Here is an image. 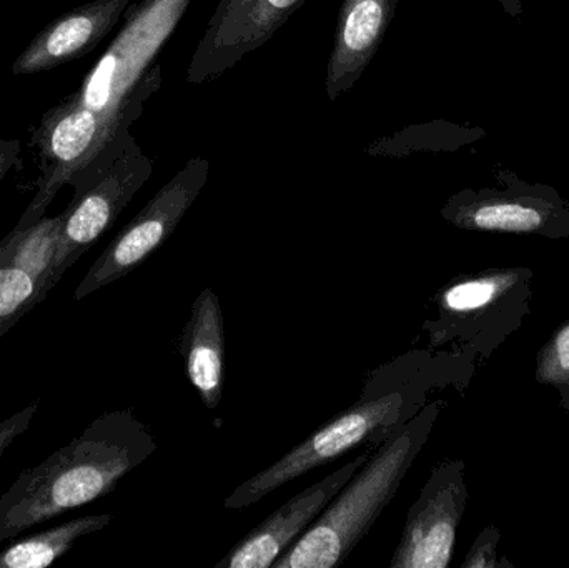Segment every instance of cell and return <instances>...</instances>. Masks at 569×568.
I'll return each instance as SVG.
<instances>
[{
	"label": "cell",
	"mask_w": 569,
	"mask_h": 568,
	"mask_svg": "<svg viewBox=\"0 0 569 568\" xmlns=\"http://www.w3.org/2000/svg\"><path fill=\"white\" fill-rule=\"evenodd\" d=\"M463 460L447 459L433 467L417 502L408 510L390 568H448L458 527L468 504Z\"/></svg>",
	"instance_id": "10"
},
{
	"label": "cell",
	"mask_w": 569,
	"mask_h": 568,
	"mask_svg": "<svg viewBox=\"0 0 569 568\" xmlns=\"http://www.w3.org/2000/svg\"><path fill=\"white\" fill-rule=\"evenodd\" d=\"M132 0H93L40 30L12 63L13 76L47 72L92 52L122 19Z\"/></svg>",
	"instance_id": "13"
},
{
	"label": "cell",
	"mask_w": 569,
	"mask_h": 568,
	"mask_svg": "<svg viewBox=\"0 0 569 568\" xmlns=\"http://www.w3.org/2000/svg\"><path fill=\"white\" fill-rule=\"evenodd\" d=\"M112 522L110 514L83 516L10 544L0 552V568H46L62 559L82 537Z\"/></svg>",
	"instance_id": "17"
},
{
	"label": "cell",
	"mask_w": 569,
	"mask_h": 568,
	"mask_svg": "<svg viewBox=\"0 0 569 568\" xmlns=\"http://www.w3.org/2000/svg\"><path fill=\"white\" fill-rule=\"evenodd\" d=\"M210 162L203 157L190 159L147 206L113 237L99 259L87 270L73 293V300L117 282L142 266L176 232L209 180Z\"/></svg>",
	"instance_id": "8"
},
{
	"label": "cell",
	"mask_w": 569,
	"mask_h": 568,
	"mask_svg": "<svg viewBox=\"0 0 569 568\" xmlns=\"http://www.w3.org/2000/svg\"><path fill=\"white\" fill-rule=\"evenodd\" d=\"M535 379L558 393V403L569 412V320L551 333L537 356Z\"/></svg>",
	"instance_id": "20"
},
{
	"label": "cell",
	"mask_w": 569,
	"mask_h": 568,
	"mask_svg": "<svg viewBox=\"0 0 569 568\" xmlns=\"http://www.w3.org/2000/svg\"><path fill=\"white\" fill-rule=\"evenodd\" d=\"M119 129L83 106L77 92L47 110L30 139V146L36 147L39 156L37 192L16 229H26L46 217L70 176L90 162Z\"/></svg>",
	"instance_id": "9"
},
{
	"label": "cell",
	"mask_w": 569,
	"mask_h": 568,
	"mask_svg": "<svg viewBox=\"0 0 569 568\" xmlns=\"http://www.w3.org/2000/svg\"><path fill=\"white\" fill-rule=\"evenodd\" d=\"M180 353L187 377L206 409H219L223 393L226 323L222 303L212 289H203L197 296L180 337Z\"/></svg>",
	"instance_id": "15"
},
{
	"label": "cell",
	"mask_w": 569,
	"mask_h": 568,
	"mask_svg": "<svg viewBox=\"0 0 569 568\" xmlns=\"http://www.w3.org/2000/svg\"><path fill=\"white\" fill-rule=\"evenodd\" d=\"M398 0H343L328 59L325 92L328 100L353 89L377 56L393 22Z\"/></svg>",
	"instance_id": "14"
},
{
	"label": "cell",
	"mask_w": 569,
	"mask_h": 568,
	"mask_svg": "<svg viewBox=\"0 0 569 568\" xmlns=\"http://www.w3.org/2000/svg\"><path fill=\"white\" fill-rule=\"evenodd\" d=\"M498 187L463 189L441 207L448 223L471 232L517 233L569 239V200L548 183H531L508 169Z\"/></svg>",
	"instance_id": "7"
},
{
	"label": "cell",
	"mask_w": 569,
	"mask_h": 568,
	"mask_svg": "<svg viewBox=\"0 0 569 568\" xmlns=\"http://www.w3.org/2000/svg\"><path fill=\"white\" fill-rule=\"evenodd\" d=\"M307 0H220L189 70L190 83L210 82L266 46Z\"/></svg>",
	"instance_id": "11"
},
{
	"label": "cell",
	"mask_w": 569,
	"mask_h": 568,
	"mask_svg": "<svg viewBox=\"0 0 569 568\" xmlns=\"http://www.w3.org/2000/svg\"><path fill=\"white\" fill-rule=\"evenodd\" d=\"M152 173V160L133 139L130 126H122L90 162L70 176L67 186L73 196L62 212L57 279L96 246Z\"/></svg>",
	"instance_id": "5"
},
{
	"label": "cell",
	"mask_w": 569,
	"mask_h": 568,
	"mask_svg": "<svg viewBox=\"0 0 569 568\" xmlns=\"http://www.w3.org/2000/svg\"><path fill=\"white\" fill-rule=\"evenodd\" d=\"M487 132L483 129H473V127H461L457 123L438 122L425 123V126H415L405 132L397 133L393 139H383L380 142L371 143L367 152L371 156H405L410 152H423V150H435V152H453L461 147L470 146L477 140L485 139Z\"/></svg>",
	"instance_id": "18"
},
{
	"label": "cell",
	"mask_w": 569,
	"mask_h": 568,
	"mask_svg": "<svg viewBox=\"0 0 569 568\" xmlns=\"http://www.w3.org/2000/svg\"><path fill=\"white\" fill-rule=\"evenodd\" d=\"M500 540L501 532L497 527H485L478 534L467 559L461 564V568H513V564L508 562L507 559H498V544H500Z\"/></svg>",
	"instance_id": "21"
},
{
	"label": "cell",
	"mask_w": 569,
	"mask_h": 568,
	"mask_svg": "<svg viewBox=\"0 0 569 568\" xmlns=\"http://www.w3.org/2000/svg\"><path fill=\"white\" fill-rule=\"evenodd\" d=\"M37 410H39V402H32L29 403V406L23 407L19 412L13 413L9 419L0 422V457H2L3 452L12 446V442L17 437L22 436V434L29 429L33 417H36Z\"/></svg>",
	"instance_id": "22"
},
{
	"label": "cell",
	"mask_w": 569,
	"mask_h": 568,
	"mask_svg": "<svg viewBox=\"0 0 569 568\" xmlns=\"http://www.w3.org/2000/svg\"><path fill=\"white\" fill-rule=\"evenodd\" d=\"M441 406L431 402L421 407L397 432L375 447L370 459L272 568L343 566L397 496L408 470L430 439Z\"/></svg>",
	"instance_id": "2"
},
{
	"label": "cell",
	"mask_w": 569,
	"mask_h": 568,
	"mask_svg": "<svg viewBox=\"0 0 569 568\" xmlns=\"http://www.w3.org/2000/svg\"><path fill=\"white\" fill-rule=\"evenodd\" d=\"M408 407L407 397L401 392L355 403L288 450L282 459L240 484L227 497L223 507L229 510L249 509L291 480L335 462L357 447L380 446L415 416V412H408Z\"/></svg>",
	"instance_id": "6"
},
{
	"label": "cell",
	"mask_w": 569,
	"mask_h": 568,
	"mask_svg": "<svg viewBox=\"0 0 569 568\" xmlns=\"http://www.w3.org/2000/svg\"><path fill=\"white\" fill-rule=\"evenodd\" d=\"M20 150H22V143L19 140L0 139V183L12 170L22 169Z\"/></svg>",
	"instance_id": "23"
},
{
	"label": "cell",
	"mask_w": 569,
	"mask_h": 568,
	"mask_svg": "<svg viewBox=\"0 0 569 568\" xmlns=\"http://www.w3.org/2000/svg\"><path fill=\"white\" fill-rule=\"evenodd\" d=\"M375 447L345 464L320 482L291 497L280 509L270 514L249 536L243 537L216 568H270L280 559L323 512L325 507L343 489L345 484L370 459Z\"/></svg>",
	"instance_id": "12"
},
{
	"label": "cell",
	"mask_w": 569,
	"mask_h": 568,
	"mask_svg": "<svg viewBox=\"0 0 569 568\" xmlns=\"http://www.w3.org/2000/svg\"><path fill=\"white\" fill-rule=\"evenodd\" d=\"M493 2L500 3L501 9L510 17L523 16V0H493Z\"/></svg>",
	"instance_id": "24"
},
{
	"label": "cell",
	"mask_w": 569,
	"mask_h": 568,
	"mask_svg": "<svg viewBox=\"0 0 569 568\" xmlns=\"http://www.w3.org/2000/svg\"><path fill=\"white\" fill-rule=\"evenodd\" d=\"M533 279L528 267H498L451 280L435 299L437 317L425 322L431 346L490 359L530 316Z\"/></svg>",
	"instance_id": "4"
},
{
	"label": "cell",
	"mask_w": 569,
	"mask_h": 568,
	"mask_svg": "<svg viewBox=\"0 0 569 568\" xmlns=\"http://www.w3.org/2000/svg\"><path fill=\"white\" fill-rule=\"evenodd\" d=\"M47 293L29 273L0 269V337L39 306Z\"/></svg>",
	"instance_id": "19"
},
{
	"label": "cell",
	"mask_w": 569,
	"mask_h": 568,
	"mask_svg": "<svg viewBox=\"0 0 569 568\" xmlns=\"http://www.w3.org/2000/svg\"><path fill=\"white\" fill-rule=\"evenodd\" d=\"M192 0H143L102 59L86 77L77 96L110 127L132 126L147 100L162 86L153 59L179 26Z\"/></svg>",
	"instance_id": "3"
},
{
	"label": "cell",
	"mask_w": 569,
	"mask_h": 568,
	"mask_svg": "<svg viewBox=\"0 0 569 568\" xmlns=\"http://www.w3.org/2000/svg\"><path fill=\"white\" fill-rule=\"evenodd\" d=\"M63 216L42 217L26 229L13 227L0 240V269H17L29 273L47 292L59 282L56 256L62 236Z\"/></svg>",
	"instance_id": "16"
},
{
	"label": "cell",
	"mask_w": 569,
	"mask_h": 568,
	"mask_svg": "<svg viewBox=\"0 0 569 568\" xmlns=\"http://www.w3.org/2000/svg\"><path fill=\"white\" fill-rule=\"evenodd\" d=\"M156 450V439L132 410L103 413L72 442L23 470L0 497V544L109 496Z\"/></svg>",
	"instance_id": "1"
}]
</instances>
